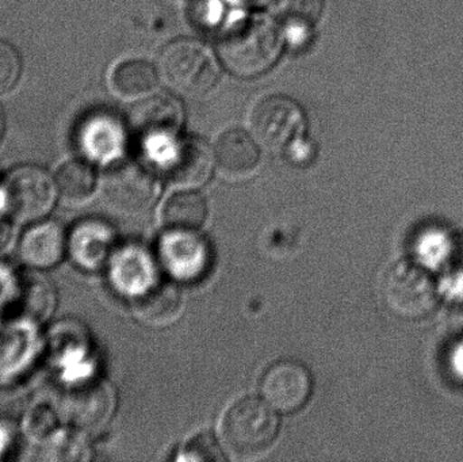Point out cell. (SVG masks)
Returning a JSON list of instances; mask_svg holds the SVG:
<instances>
[{
  "mask_svg": "<svg viewBox=\"0 0 463 462\" xmlns=\"http://www.w3.org/2000/svg\"><path fill=\"white\" fill-rule=\"evenodd\" d=\"M280 32L267 16L236 19L219 38V54L225 67L241 78L260 75L279 56Z\"/></svg>",
  "mask_w": 463,
  "mask_h": 462,
  "instance_id": "obj_1",
  "label": "cell"
},
{
  "mask_svg": "<svg viewBox=\"0 0 463 462\" xmlns=\"http://www.w3.org/2000/svg\"><path fill=\"white\" fill-rule=\"evenodd\" d=\"M279 420L266 401L248 396L233 404L222 422V444L242 460L266 455L277 441Z\"/></svg>",
  "mask_w": 463,
  "mask_h": 462,
  "instance_id": "obj_2",
  "label": "cell"
},
{
  "mask_svg": "<svg viewBox=\"0 0 463 462\" xmlns=\"http://www.w3.org/2000/svg\"><path fill=\"white\" fill-rule=\"evenodd\" d=\"M3 209L19 224L46 219L59 201L54 176L40 165L11 168L0 184Z\"/></svg>",
  "mask_w": 463,
  "mask_h": 462,
  "instance_id": "obj_3",
  "label": "cell"
},
{
  "mask_svg": "<svg viewBox=\"0 0 463 462\" xmlns=\"http://www.w3.org/2000/svg\"><path fill=\"white\" fill-rule=\"evenodd\" d=\"M160 71L176 90L192 97L212 91L220 79V68L212 52L203 43L179 40L163 49Z\"/></svg>",
  "mask_w": 463,
  "mask_h": 462,
  "instance_id": "obj_4",
  "label": "cell"
},
{
  "mask_svg": "<svg viewBox=\"0 0 463 462\" xmlns=\"http://www.w3.org/2000/svg\"><path fill=\"white\" fill-rule=\"evenodd\" d=\"M386 306L405 319H421L438 306V288L427 269L413 260H400L383 281Z\"/></svg>",
  "mask_w": 463,
  "mask_h": 462,
  "instance_id": "obj_5",
  "label": "cell"
},
{
  "mask_svg": "<svg viewBox=\"0 0 463 462\" xmlns=\"http://www.w3.org/2000/svg\"><path fill=\"white\" fill-rule=\"evenodd\" d=\"M106 194L121 213H146L159 194L156 173L143 160H119L109 173Z\"/></svg>",
  "mask_w": 463,
  "mask_h": 462,
  "instance_id": "obj_6",
  "label": "cell"
},
{
  "mask_svg": "<svg viewBox=\"0 0 463 462\" xmlns=\"http://www.w3.org/2000/svg\"><path fill=\"white\" fill-rule=\"evenodd\" d=\"M250 125L259 143L269 149H282L304 132V113L290 98L271 95L255 106Z\"/></svg>",
  "mask_w": 463,
  "mask_h": 462,
  "instance_id": "obj_7",
  "label": "cell"
},
{
  "mask_svg": "<svg viewBox=\"0 0 463 462\" xmlns=\"http://www.w3.org/2000/svg\"><path fill=\"white\" fill-rule=\"evenodd\" d=\"M184 121L181 103L168 94L141 99L130 111V127L144 146H165L175 140Z\"/></svg>",
  "mask_w": 463,
  "mask_h": 462,
  "instance_id": "obj_8",
  "label": "cell"
},
{
  "mask_svg": "<svg viewBox=\"0 0 463 462\" xmlns=\"http://www.w3.org/2000/svg\"><path fill=\"white\" fill-rule=\"evenodd\" d=\"M260 392L264 401L275 411L291 414L299 411L309 401L312 376L304 363L285 358L264 372Z\"/></svg>",
  "mask_w": 463,
  "mask_h": 462,
  "instance_id": "obj_9",
  "label": "cell"
},
{
  "mask_svg": "<svg viewBox=\"0 0 463 462\" xmlns=\"http://www.w3.org/2000/svg\"><path fill=\"white\" fill-rule=\"evenodd\" d=\"M163 152L162 175L171 186L194 189L203 186L213 170L214 155L200 138L173 140Z\"/></svg>",
  "mask_w": 463,
  "mask_h": 462,
  "instance_id": "obj_10",
  "label": "cell"
},
{
  "mask_svg": "<svg viewBox=\"0 0 463 462\" xmlns=\"http://www.w3.org/2000/svg\"><path fill=\"white\" fill-rule=\"evenodd\" d=\"M67 252L73 263L83 270L103 268L114 252L113 228L97 219L78 222L68 235Z\"/></svg>",
  "mask_w": 463,
  "mask_h": 462,
  "instance_id": "obj_11",
  "label": "cell"
},
{
  "mask_svg": "<svg viewBox=\"0 0 463 462\" xmlns=\"http://www.w3.org/2000/svg\"><path fill=\"white\" fill-rule=\"evenodd\" d=\"M68 235L60 222L43 219L29 224L19 240V259L32 269H52L67 254Z\"/></svg>",
  "mask_w": 463,
  "mask_h": 462,
  "instance_id": "obj_12",
  "label": "cell"
},
{
  "mask_svg": "<svg viewBox=\"0 0 463 462\" xmlns=\"http://www.w3.org/2000/svg\"><path fill=\"white\" fill-rule=\"evenodd\" d=\"M184 293L174 282L151 279L132 296V309L141 322L154 327L173 325L184 312Z\"/></svg>",
  "mask_w": 463,
  "mask_h": 462,
  "instance_id": "obj_13",
  "label": "cell"
},
{
  "mask_svg": "<svg viewBox=\"0 0 463 462\" xmlns=\"http://www.w3.org/2000/svg\"><path fill=\"white\" fill-rule=\"evenodd\" d=\"M162 259L181 279L201 276L209 263V249L195 231H170L162 243Z\"/></svg>",
  "mask_w": 463,
  "mask_h": 462,
  "instance_id": "obj_14",
  "label": "cell"
},
{
  "mask_svg": "<svg viewBox=\"0 0 463 462\" xmlns=\"http://www.w3.org/2000/svg\"><path fill=\"white\" fill-rule=\"evenodd\" d=\"M214 159L220 171L228 178L244 179L258 168L260 151L250 135L240 129H231L217 140Z\"/></svg>",
  "mask_w": 463,
  "mask_h": 462,
  "instance_id": "obj_15",
  "label": "cell"
},
{
  "mask_svg": "<svg viewBox=\"0 0 463 462\" xmlns=\"http://www.w3.org/2000/svg\"><path fill=\"white\" fill-rule=\"evenodd\" d=\"M116 404V392L109 382L103 380L87 382L73 396V420L81 428L99 430L110 422Z\"/></svg>",
  "mask_w": 463,
  "mask_h": 462,
  "instance_id": "obj_16",
  "label": "cell"
},
{
  "mask_svg": "<svg viewBox=\"0 0 463 462\" xmlns=\"http://www.w3.org/2000/svg\"><path fill=\"white\" fill-rule=\"evenodd\" d=\"M121 144L122 127L110 114L90 117L79 132V146L83 156L91 163L113 162Z\"/></svg>",
  "mask_w": 463,
  "mask_h": 462,
  "instance_id": "obj_17",
  "label": "cell"
},
{
  "mask_svg": "<svg viewBox=\"0 0 463 462\" xmlns=\"http://www.w3.org/2000/svg\"><path fill=\"white\" fill-rule=\"evenodd\" d=\"M53 176L59 200L72 205L86 203L97 190V174L86 157L67 160Z\"/></svg>",
  "mask_w": 463,
  "mask_h": 462,
  "instance_id": "obj_18",
  "label": "cell"
},
{
  "mask_svg": "<svg viewBox=\"0 0 463 462\" xmlns=\"http://www.w3.org/2000/svg\"><path fill=\"white\" fill-rule=\"evenodd\" d=\"M208 217V203L200 193H176L163 208V222L170 231H197Z\"/></svg>",
  "mask_w": 463,
  "mask_h": 462,
  "instance_id": "obj_19",
  "label": "cell"
},
{
  "mask_svg": "<svg viewBox=\"0 0 463 462\" xmlns=\"http://www.w3.org/2000/svg\"><path fill=\"white\" fill-rule=\"evenodd\" d=\"M110 81L119 97L137 98L155 90L159 83V76L151 62L130 59L114 68Z\"/></svg>",
  "mask_w": 463,
  "mask_h": 462,
  "instance_id": "obj_20",
  "label": "cell"
},
{
  "mask_svg": "<svg viewBox=\"0 0 463 462\" xmlns=\"http://www.w3.org/2000/svg\"><path fill=\"white\" fill-rule=\"evenodd\" d=\"M108 265L111 284L128 295H135L146 282L151 281L146 279L148 260L137 250L127 249L113 252Z\"/></svg>",
  "mask_w": 463,
  "mask_h": 462,
  "instance_id": "obj_21",
  "label": "cell"
},
{
  "mask_svg": "<svg viewBox=\"0 0 463 462\" xmlns=\"http://www.w3.org/2000/svg\"><path fill=\"white\" fill-rule=\"evenodd\" d=\"M323 13V0H280L279 18L291 38L305 40Z\"/></svg>",
  "mask_w": 463,
  "mask_h": 462,
  "instance_id": "obj_22",
  "label": "cell"
},
{
  "mask_svg": "<svg viewBox=\"0 0 463 462\" xmlns=\"http://www.w3.org/2000/svg\"><path fill=\"white\" fill-rule=\"evenodd\" d=\"M22 62L18 51L7 41L0 40V95L10 91L19 76Z\"/></svg>",
  "mask_w": 463,
  "mask_h": 462,
  "instance_id": "obj_23",
  "label": "cell"
},
{
  "mask_svg": "<svg viewBox=\"0 0 463 462\" xmlns=\"http://www.w3.org/2000/svg\"><path fill=\"white\" fill-rule=\"evenodd\" d=\"M184 460L189 461H222L224 455L220 450L219 444L211 434H200L193 438L184 449Z\"/></svg>",
  "mask_w": 463,
  "mask_h": 462,
  "instance_id": "obj_24",
  "label": "cell"
},
{
  "mask_svg": "<svg viewBox=\"0 0 463 462\" xmlns=\"http://www.w3.org/2000/svg\"><path fill=\"white\" fill-rule=\"evenodd\" d=\"M233 2L240 3V5H252V7H259V5H269L272 0H233Z\"/></svg>",
  "mask_w": 463,
  "mask_h": 462,
  "instance_id": "obj_25",
  "label": "cell"
},
{
  "mask_svg": "<svg viewBox=\"0 0 463 462\" xmlns=\"http://www.w3.org/2000/svg\"><path fill=\"white\" fill-rule=\"evenodd\" d=\"M2 132H3V119H2V116H0V136H2Z\"/></svg>",
  "mask_w": 463,
  "mask_h": 462,
  "instance_id": "obj_26",
  "label": "cell"
}]
</instances>
